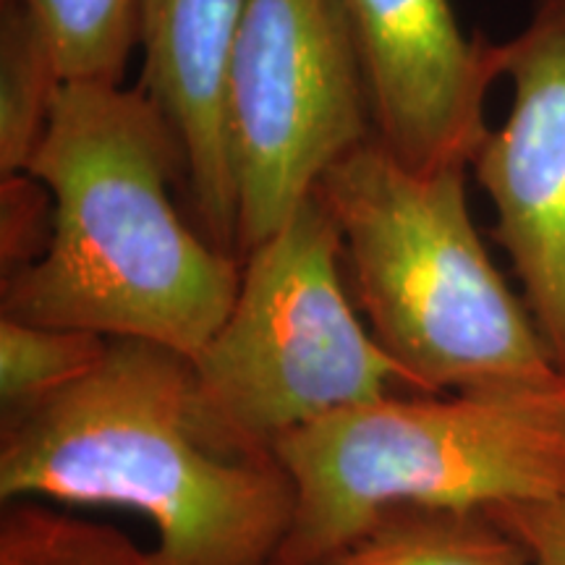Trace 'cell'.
Wrapping results in <instances>:
<instances>
[{
  "instance_id": "6da1fadb",
  "label": "cell",
  "mask_w": 565,
  "mask_h": 565,
  "mask_svg": "<svg viewBox=\"0 0 565 565\" xmlns=\"http://www.w3.org/2000/svg\"><path fill=\"white\" fill-rule=\"evenodd\" d=\"M186 152L141 87L63 82L26 173L53 196L47 249L3 275V317L139 338L194 359L242 286L236 254L175 212Z\"/></svg>"
},
{
  "instance_id": "7a4b0ae2",
  "label": "cell",
  "mask_w": 565,
  "mask_h": 565,
  "mask_svg": "<svg viewBox=\"0 0 565 565\" xmlns=\"http://www.w3.org/2000/svg\"><path fill=\"white\" fill-rule=\"evenodd\" d=\"M0 498L137 511L154 565H273L294 519L275 450L215 427L192 359L139 338H110L66 391L3 414Z\"/></svg>"
},
{
  "instance_id": "3957f363",
  "label": "cell",
  "mask_w": 565,
  "mask_h": 565,
  "mask_svg": "<svg viewBox=\"0 0 565 565\" xmlns=\"http://www.w3.org/2000/svg\"><path fill=\"white\" fill-rule=\"evenodd\" d=\"M466 171L416 173L370 137L315 196L341 233L372 335L414 393L494 391L563 380L526 301L492 265L466 202Z\"/></svg>"
},
{
  "instance_id": "277c9868",
  "label": "cell",
  "mask_w": 565,
  "mask_h": 565,
  "mask_svg": "<svg viewBox=\"0 0 565 565\" xmlns=\"http://www.w3.org/2000/svg\"><path fill=\"white\" fill-rule=\"evenodd\" d=\"M294 519L273 565H317L393 511H482L565 498V377L383 395L275 443Z\"/></svg>"
},
{
  "instance_id": "5b68a950",
  "label": "cell",
  "mask_w": 565,
  "mask_h": 565,
  "mask_svg": "<svg viewBox=\"0 0 565 565\" xmlns=\"http://www.w3.org/2000/svg\"><path fill=\"white\" fill-rule=\"evenodd\" d=\"M341 270V233L315 194L242 257L236 301L192 359L210 419L236 443L275 450L324 416L412 387L353 312Z\"/></svg>"
},
{
  "instance_id": "8992f818",
  "label": "cell",
  "mask_w": 565,
  "mask_h": 565,
  "mask_svg": "<svg viewBox=\"0 0 565 565\" xmlns=\"http://www.w3.org/2000/svg\"><path fill=\"white\" fill-rule=\"evenodd\" d=\"M370 137L362 66L338 0H246L225 71L236 252L280 231L328 168Z\"/></svg>"
},
{
  "instance_id": "52a82bcc",
  "label": "cell",
  "mask_w": 565,
  "mask_h": 565,
  "mask_svg": "<svg viewBox=\"0 0 565 565\" xmlns=\"http://www.w3.org/2000/svg\"><path fill=\"white\" fill-rule=\"evenodd\" d=\"M492 63L511 79L513 103L469 168L498 212L494 242L565 374V0H534L524 30L492 42Z\"/></svg>"
},
{
  "instance_id": "ba28073f",
  "label": "cell",
  "mask_w": 565,
  "mask_h": 565,
  "mask_svg": "<svg viewBox=\"0 0 565 565\" xmlns=\"http://www.w3.org/2000/svg\"><path fill=\"white\" fill-rule=\"evenodd\" d=\"M349 24L374 139L416 173L469 168L500 79L492 42L466 38L450 0H338Z\"/></svg>"
},
{
  "instance_id": "9c48e42d",
  "label": "cell",
  "mask_w": 565,
  "mask_h": 565,
  "mask_svg": "<svg viewBox=\"0 0 565 565\" xmlns=\"http://www.w3.org/2000/svg\"><path fill=\"white\" fill-rule=\"evenodd\" d=\"M246 0H139V87L186 152L202 236L236 249V189L225 145V71Z\"/></svg>"
},
{
  "instance_id": "30bf717a",
  "label": "cell",
  "mask_w": 565,
  "mask_h": 565,
  "mask_svg": "<svg viewBox=\"0 0 565 565\" xmlns=\"http://www.w3.org/2000/svg\"><path fill=\"white\" fill-rule=\"evenodd\" d=\"M519 540L482 511L406 508L374 521L317 565H529Z\"/></svg>"
},
{
  "instance_id": "8fae6325",
  "label": "cell",
  "mask_w": 565,
  "mask_h": 565,
  "mask_svg": "<svg viewBox=\"0 0 565 565\" xmlns=\"http://www.w3.org/2000/svg\"><path fill=\"white\" fill-rule=\"evenodd\" d=\"M63 82L38 13L24 0H0V179L26 173Z\"/></svg>"
},
{
  "instance_id": "7c38bea8",
  "label": "cell",
  "mask_w": 565,
  "mask_h": 565,
  "mask_svg": "<svg viewBox=\"0 0 565 565\" xmlns=\"http://www.w3.org/2000/svg\"><path fill=\"white\" fill-rule=\"evenodd\" d=\"M51 34L66 82L121 84L139 45V0H24Z\"/></svg>"
},
{
  "instance_id": "4fadbf2b",
  "label": "cell",
  "mask_w": 565,
  "mask_h": 565,
  "mask_svg": "<svg viewBox=\"0 0 565 565\" xmlns=\"http://www.w3.org/2000/svg\"><path fill=\"white\" fill-rule=\"evenodd\" d=\"M110 338L0 317V398L9 408L32 406L66 391L100 364Z\"/></svg>"
},
{
  "instance_id": "5bb4252c",
  "label": "cell",
  "mask_w": 565,
  "mask_h": 565,
  "mask_svg": "<svg viewBox=\"0 0 565 565\" xmlns=\"http://www.w3.org/2000/svg\"><path fill=\"white\" fill-rule=\"evenodd\" d=\"M53 233V196L30 173L0 179V257L3 275L34 263Z\"/></svg>"
},
{
  "instance_id": "9a60e30c",
  "label": "cell",
  "mask_w": 565,
  "mask_h": 565,
  "mask_svg": "<svg viewBox=\"0 0 565 565\" xmlns=\"http://www.w3.org/2000/svg\"><path fill=\"white\" fill-rule=\"evenodd\" d=\"M487 515L521 542L532 563L565 565V498L490 508Z\"/></svg>"
}]
</instances>
